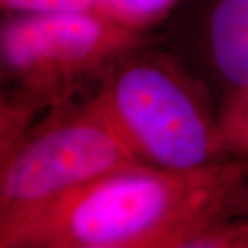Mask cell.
<instances>
[{
  "label": "cell",
  "mask_w": 248,
  "mask_h": 248,
  "mask_svg": "<svg viewBox=\"0 0 248 248\" xmlns=\"http://www.w3.org/2000/svg\"><path fill=\"white\" fill-rule=\"evenodd\" d=\"M246 163L124 167L1 222L0 248H182L215 218L244 215Z\"/></svg>",
  "instance_id": "cell-1"
},
{
  "label": "cell",
  "mask_w": 248,
  "mask_h": 248,
  "mask_svg": "<svg viewBox=\"0 0 248 248\" xmlns=\"http://www.w3.org/2000/svg\"><path fill=\"white\" fill-rule=\"evenodd\" d=\"M93 94L142 164L192 171L234 159L210 89L155 35L117 55Z\"/></svg>",
  "instance_id": "cell-2"
},
{
  "label": "cell",
  "mask_w": 248,
  "mask_h": 248,
  "mask_svg": "<svg viewBox=\"0 0 248 248\" xmlns=\"http://www.w3.org/2000/svg\"><path fill=\"white\" fill-rule=\"evenodd\" d=\"M137 163L94 94L55 105L0 157V223Z\"/></svg>",
  "instance_id": "cell-3"
},
{
  "label": "cell",
  "mask_w": 248,
  "mask_h": 248,
  "mask_svg": "<svg viewBox=\"0 0 248 248\" xmlns=\"http://www.w3.org/2000/svg\"><path fill=\"white\" fill-rule=\"evenodd\" d=\"M151 36L95 13H1V89L46 112L93 94L109 63Z\"/></svg>",
  "instance_id": "cell-4"
},
{
  "label": "cell",
  "mask_w": 248,
  "mask_h": 248,
  "mask_svg": "<svg viewBox=\"0 0 248 248\" xmlns=\"http://www.w3.org/2000/svg\"><path fill=\"white\" fill-rule=\"evenodd\" d=\"M153 35L210 89L219 112L248 91V0H184Z\"/></svg>",
  "instance_id": "cell-5"
},
{
  "label": "cell",
  "mask_w": 248,
  "mask_h": 248,
  "mask_svg": "<svg viewBox=\"0 0 248 248\" xmlns=\"http://www.w3.org/2000/svg\"><path fill=\"white\" fill-rule=\"evenodd\" d=\"M110 18L143 33L153 35L184 0H101Z\"/></svg>",
  "instance_id": "cell-6"
},
{
  "label": "cell",
  "mask_w": 248,
  "mask_h": 248,
  "mask_svg": "<svg viewBox=\"0 0 248 248\" xmlns=\"http://www.w3.org/2000/svg\"><path fill=\"white\" fill-rule=\"evenodd\" d=\"M182 248H248V218L229 214L196 231Z\"/></svg>",
  "instance_id": "cell-7"
},
{
  "label": "cell",
  "mask_w": 248,
  "mask_h": 248,
  "mask_svg": "<svg viewBox=\"0 0 248 248\" xmlns=\"http://www.w3.org/2000/svg\"><path fill=\"white\" fill-rule=\"evenodd\" d=\"M219 120L232 157L248 160V91L222 108Z\"/></svg>",
  "instance_id": "cell-8"
},
{
  "label": "cell",
  "mask_w": 248,
  "mask_h": 248,
  "mask_svg": "<svg viewBox=\"0 0 248 248\" xmlns=\"http://www.w3.org/2000/svg\"><path fill=\"white\" fill-rule=\"evenodd\" d=\"M0 9L7 14L95 13L109 17L101 0H0Z\"/></svg>",
  "instance_id": "cell-9"
},
{
  "label": "cell",
  "mask_w": 248,
  "mask_h": 248,
  "mask_svg": "<svg viewBox=\"0 0 248 248\" xmlns=\"http://www.w3.org/2000/svg\"><path fill=\"white\" fill-rule=\"evenodd\" d=\"M244 217L248 218V160L246 163V179H244V208H243Z\"/></svg>",
  "instance_id": "cell-10"
}]
</instances>
